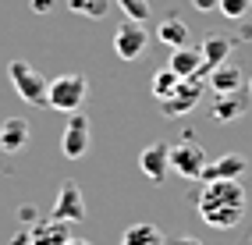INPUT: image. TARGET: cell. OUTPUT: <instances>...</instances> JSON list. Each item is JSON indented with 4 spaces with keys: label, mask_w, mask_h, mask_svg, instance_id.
Instances as JSON below:
<instances>
[{
    "label": "cell",
    "mask_w": 252,
    "mask_h": 245,
    "mask_svg": "<svg viewBox=\"0 0 252 245\" xmlns=\"http://www.w3.org/2000/svg\"><path fill=\"white\" fill-rule=\"evenodd\" d=\"M245 188L238 178H220V182H203V192H199V217L203 224L217 227V231H231L238 227L245 217Z\"/></svg>",
    "instance_id": "cell-1"
},
{
    "label": "cell",
    "mask_w": 252,
    "mask_h": 245,
    "mask_svg": "<svg viewBox=\"0 0 252 245\" xmlns=\"http://www.w3.org/2000/svg\"><path fill=\"white\" fill-rule=\"evenodd\" d=\"M86 96H89L86 75H57L46 89V107H54L61 114H75V110H82Z\"/></svg>",
    "instance_id": "cell-2"
},
{
    "label": "cell",
    "mask_w": 252,
    "mask_h": 245,
    "mask_svg": "<svg viewBox=\"0 0 252 245\" xmlns=\"http://www.w3.org/2000/svg\"><path fill=\"white\" fill-rule=\"evenodd\" d=\"M7 78H11L14 92H18L29 107H46V89H50V82H46L43 71L32 68L29 61H11V64H7Z\"/></svg>",
    "instance_id": "cell-3"
},
{
    "label": "cell",
    "mask_w": 252,
    "mask_h": 245,
    "mask_svg": "<svg viewBox=\"0 0 252 245\" xmlns=\"http://www.w3.org/2000/svg\"><path fill=\"white\" fill-rule=\"evenodd\" d=\"M206 163H210V156L195 139H181L178 146H171V171H178L189 182H203Z\"/></svg>",
    "instance_id": "cell-4"
},
{
    "label": "cell",
    "mask_w": 252,
    "mask_h": 245,
    "mask_svg": "<svg viewBox=\"0 0 252 245\" xmlns=\"http://www.w3.org/2000/svg\"><path fill=\"white\" fill-rule=\"evenodd\" d=\"M93 146V132H89V118L82 110L68 114V124H64V135H61V153L68 160H82Z\"/></svg>",
    "instance_id": "cell-5"
},
{
    "label": "cell",
    "mask_w": 252,
    "mask_h": 245,
    "mask_svg": "<svg viewBox=\"0 0 252 245\" xmlns=\"http://www.w3.org/2000/svg\"><path fill=\"white\" fill-rule=\"evenodd\" d=\"M199 100H203V78H181L178 89L167 100H160V114L163 118H181V114L195 110Z\"/></svg>",
    "instance_id": "cell-6"
},
{
    "label": "cell",
    "mask_w": 252,
    "mask_h": 245,
    "mask_svg": "<svg viewBox=\"0 0 252 245\" xmlns=\"http://www.w3.org/2000/svg\"><path fill=\"white\" fill-rule=\"evenodd\" d=\"M146 46H149V32L142 29V22H125L121 29L114 32V54L121 57V61H139L146 54Z\"/></svg>",
    "instance_id": "cell-7"
},
{
    "label": "cell",
    "mask_w": 252,
    "mask_h": 245,
    "mask_svg": "<svg viewBox=\"0 0 252 245\" xmlns=\"http://www.w3.org/2000/svg\"><path fill=\"white\" fill-rule=\"evenodd\" d=\"M50 217L68 220V224L86 220V199H82V188H78L75 182H64V185L57 188V199H54V210H50Z\"/></svg>",
    "instance_id": "cell-8"
},
{
    "label": "cell",
    "mask_w": 252,
    "mask_h": 245,
    "mask_svg": "<svg viewBox=\"0 0 252 245\" xmlns=\"http://www.w3.org/2000/svg\"><path fill=\"white\" fill-rule=\"evenodd\" d=\"M139 167L149 182H163L167 171H171V146L167 142H149L139 153Z\"/></svg>",
    "instance_id": "cell-9"
},
{
    "label": "cell",
    "mask_w": 252,
    "mask_h": 245,
    "mask_svg": "<svg viewBox=\"0 0 252 245\" xmlns=\"http://www.w3.org/2000/svg\"><path fill=\"white\" fill-rule=\"evenodd\" d=\"M167 68L178 78H203V50L199 46H174Z\"/></svg>",
    "instance_id": "cell-10"
},
{
    "label": "cell",
    "mask_w": 252,
    "mask_h": 245,
    "mask_svg": "<svg viewBox=\"0 0 252 245\" xmlns=\"http://www.w3.org/2000/svg\"><path fill=\"white\" fill-rule=\"evenodd\" d=\"M245 171H249V160L242 153H224V156H217V160L206 163L203 182H220V178H238V182H242Z\"/></svg>",
    "instance_id": "cell-11"
},
{
    "label": "cell",
    "mask_w": 252,
    "mask_h": 245,
    "mask_svg": "<svg viewBox=\"0 0 252 245\" xmlns=\"http://www.w3.org/2000/svg\"><path fill=\"white\" fill-rule=\"evenodd\" d=\"M71 238L68 231V220H57V217H46V220H36L29 231V242L32 245H64Z\"/></svg>",
    "instance_id": "cell-12"
},
{
    "label": "cell",
    "mask_w": 252,
    "mask_h": 245,
    "mask_svg": "<svg viewBox=\"0 0 252 245\" xmlns=\"http://www.w3.org/2000/svg\"><path fill=\"white\" fill-rule=\"evenodd\" d=\"M245 86V75H242V68H234L231 61H224V64H217V68L210 71V89L220 96V92H238Z\"/></svg>",
    "instance_id": "cell-13"
},
{
    "label": "cell",
    "mask_w": 252,
    "mask_h": 245,
    "mask_svg": "<svg viewBox=\"0 0 252 245\" xmlns=\"http://www.w3.org/2000/svg\"><path fill=\"white\" fill-rule=\"evenodd\" d=\"M29 142V121L25 118H7L0 124V150L4 153H18Z\"/></svg>",
    "instance_id": "cell-14"
},
{
    "label": "cell",
    "mask_w": 252,
    "mask_h": 245,
    "mask_svg": "<svg viewBox=\"0 0 252 245\" xmlns=\"http://www.w3.org/2000/svg\"><path fill=\"white\" fill-rule=\"evenodd\" d=\"M231 39L227 36H206L203 39V46H199V50H203V75H210L217 64H224L227 57H231Z\"/></svg>",
    "instance_id": "cell-15"
},
{
    "label": "cell",
    "mask_w": 252,
    "mask_h": 245,
    "mask_svg": "<svg viewBox=\"0 0 252 245\" xmlns=\"http://www.w3.org/2000/svg\"><path fill=\"white\" fill-rule=\"evenodd\" d=\"M245 100H242V89L238 92H220L217 96V103H213V121H238L242 114H245Z\"/></svg>",
    "instance_id": "cell-16"
},
{
    "label": "cell",
    "mask_w": 252,
    "mask_h": 245,
    "mask_svg": "<svg viewBox=\"0 0 252 245\" xmlns=\"http://www.w3.org/2000/svg\"><path fill=\"white\" fill-rule=\"evenodd\" d=\"M157 39L163 43V46H189V25H185L181 18H163L160 25H157Z\"/></svg>",
    "instance_id": "cell-17"
},
{
    "label": "cell",
    "mask_w": 252,
    "mask_h": 245,
    "mask_svg": "<svg viewBox=\"0 0 252 245\" xmlns=\"http://www.w3.org/2000/svg\"><path fill=\"white\" fill-rule=\"evenodd\" d=\"M121 245H167V242L157 224H131L121 235Z\"/></svg>",
    "instance_id": "cell-18"
},
{
    "label": "cell",
    "mask_w": 252,
    "mask_h": 245,
    "mask_svg": "<svg viewBox=\"0 0 252 245\" xmlns=\"http://www.w3.org/2000/svg\"><path fill=\"white\" fill-rule=\"evenodd\" d=\"M75 14H82V18H93V22H99L103 14L110 11V0H64Z\"/></svg>",
    "instance_id": "cell-19"
},
{
    "label": "cell",
    "mask_w": 252,
    "mask_h": 245,
    "mask_svg": "<svg viewBox=\"0 0 252 245\" xmlns=\"http://www.w3.org/2000/svg\"><path fill=\"white\" fill-rule=\"evenodd\" d=\"M178 82H181V78H178L171 68H160V71L153 75V96H157V100H167V96L178 89Z\"/></svg>",
    "instance_id": "cell-20"
},
{
    "label": "cell",
    "mask_w": 252,
    "mask_h": 245,
    "mask_svg": "<svg viewBox=\"0 0 252 245\" xmlns=\"http://www.w3.org/2000/svg\"><path fill=\"white\" fill-rule=\"evenodd\" d=\"M117 7H121L125 18H131V22H146L149 18V0H117Z\"/></svg>",
    "instance_id": "cell-21"
},
{
    "label": "cell",
    "mask_w": 252,
    "mask_h": 245,
    "mask_svg": "<svg viewBox=\"0 0 252 245\" xmlns=\"http://www.w3.org/2000/svg\"><path fill=\"white\" fill-rule=\"evenodd\" d=\"M249 7H252V0H220V14L227 22H242Z\"/></svg>",
    "instance_id": "cell-22"
},
{
    "label": "cell",
    "mask_w": 252,
    "mask_h": 245,
    "mask_svg": "<svg viewBox=\"0 0 252 245\" xmlns=\"http://www.w3.org/2000/svg\"><path fill=\"white\" fill-rule=\"evenodd\" d=\"M54 4H57V0H29V7L36 11V14H46V11H54Z\"/></svg>",
    "instance_id": "cell-23"
},
{
    "label": "cell",
    "mask_w": 252,
    "mask_h": 245,
    "mask_svg": "<svg viewBox=\"0 0 252 245\" xmlns=\"http://www.w3.org/2000/svg\"><path fill=\"white\" fill-rule=\"evenodd\" d=\"M192 7L195 11H217V7H220V0H192Z\"/></svg>",
    "instance_id": "cell-24"
},
{
    "label": "cell",
    "mask_w": 252,
    "mask_h": 245,
    "mask_svg": "<svg viewBox=\"0 0 252 245\" xmlns=\"http://www.w3.org/2000/svg\"><path fill=\"white\" fill-rule=\"evenodd\" d=\"M174 245H203V242H199V238H178Z\"/></svg>",
    "instance_id": "cell-25"
},
{
    "label": "cell",
    "mask_w": 252,
    "mask_h": 245,
    "mask_svg": "<svg viewBox=\"0 0 252 245\" xmlns=\"http://www.w3.org/2000/svg\"><path fill=\"white\" fill-rule=\"evenodd\" d=\"M64 245H93V242H86V238H68Z\"/></svg>",
    "instance_id": "cell-26"
},
{
    "label": "cell",
    "mask_w": 252,
    "mask_h": 245,
    "mask_svg": "<svg viewBox=\"0 0 252 245\" xmlns=\"http://www.w3.org/2000/svg\"><path fill=\"white\" fill-rule=\"evenodd\" d=\"M249 92H252V78H249Z\"/></svg>",
    "instance_id": "cell-27"
}]
</instances>
